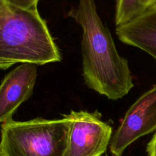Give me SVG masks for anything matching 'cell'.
I'll return each mask as SVG.
<instances>
[{
  "label": "cell",
  "mask_w": 156,
  "mask_h": 156,
  "mask_svg": "<svg viewBox=\"0 0 156 156\" xmlns=\"http://www.w3.org/2000/svg\"><path fill=\"white\" fill-rule=\"evenodd\" d=\"M68 16L82 28V68L88 87L111 100L133 88L128 62L118 53L111 32L101 19L94 0H79Z\"/></svg>",
  "instance_id": "obj_1"
},
{
  "label": "cell",
  "mask_w": 156,
  "mask_h": 156,
  "mask_svg": "<svg viewBox=\"0 0 156 156\" xmlns=\"http://www.w3.org/2000/svg\"><path fill=\"white\" fill-rule=\"evenodd\" d=\"M61 54L37 9H24L2 0L0 4V69L18 63L45 65Z\"/></svg>",
  "instance_id": "obj_2"
},
{
  "label": "cell",
  "mask_w": 156,
  "mask_h": 156,
  "mask_svg": "<svg viewBox=\"0 0 156 156\" xmlns=\"http://www.w3.org/2000/svg\"><path fill=\"white\" fill-rule=\"evenodd\" d=\"M70 120L36 118L12 120L1 128L0 151L5 156H65Z\"/></svg>",
  "instance_id": "obj_3"
},
{
  "label": "cell",
  "mask_w": 156,
  "mask_h": 156,
  "mask_svg": "<svg viewBox=\"0 0 156 156\" xmlns=\"http://www.w3.org/2000/svg\"><path fill=\"white\" fill-rule=\"evenodd\" d=\"M68 144L65 156H101L112 138V127L99 113L71 111Z\"/></svg>",
  "instance_id": "obj_4"
},
{
  "label": "cell",
  "mask_w": 156,
  "mask_h": 156,
  "mask_svg": "<svg viewBox=\"0 0 156 156\" xmlns=\"http://www.w3.org/2000/svg\"><path fill=\"white\" fill-rule=\"evenodd\" d=\"M156 129V83L128 109L112 136L109 148L113 156H121L132 143Z\"/></svg>",
  "instance_id": "obj_5"
},
{
  "label": "cell",
  "mask_w": 156,
  "mask_h": 156,
  "mask_svg": "<svg viewBox=\"0 0 156 156\" xmlns=\"http://www.w3.org/2000/svg\"><path fill=\"white\" fill-rule=\"evenodd\" d=\"M37 65L21 63L8 73L0 84V123L12 120L20 105L30 98L37 76Z\"/></svg>",
  "instance_id": "obj_6"
},
{
  "label": "cell",
  "mask_w": 156,
  "mask_h": 156,
  "mask_svg": "<svg viewBox=\"0 0 156 156\" xmlns=\"http://www.w3.org/2000/svg\"><path fill=\"white\" fill-rule=\"evenodd\" d=\"M116 33L122 42L143 50L156 60V6L130 22L117 26Z\"/></svg>",
  "instance_id": "obj_7"
},
{
  "label": "cell",
  "mask_w": 156,
  "mask_h": 156,
  "mask_svg": "<svg viewBox=\"0 0 156 156\" xmlns=\"http://www.w3.org/2000/svg\"><path fill=\"white\" fill-rule=\"evenodd\" d=\"M153 0H117L115 23L120 26L127 24L146 12Z\"/></svg>",
  "instance_id": "obj_8"
},
{
  "label": "cell",
  "mask_w": 156,
  "mask_h": 156,
  "mask_svg": "<svg viewBox=\"0 0 156 156\" xmlns=\"http://www.w3.org/2000/svg\"><path fill=\"white\" fill-rule=\"evenodd\" d=\"M9 4L24 9H37L40 0H5Z\"/></svg>",
  "instance_id": "obj_9"
},
{
  "label": "cell",
  "mask_w": 156,
  "mask_h": 156,
  "mask_svg": "<svg viewBox=\"0 0 156 156\" xmlns=\"http://www.w3.org/2000/svg\"><path fill=\"white\" fill-rule=\"evenodd\" d=\"M147 153L149 156H156V133L148 143Z\"/></svg>",
  "instance_id": "obj_10"
},
{
  "label": "cell",
  "mask_w": 156,
  "mask_h": 156,
  "mask_svg": "<svg viewBox=\"0 0 156 156\" xmlns=\"http://www.w3.org/2000/svg\"><path fill=\"white\" fill-rule=\"evenodd\" d=\"M152 6H156V0H153V2H152V5L151 6V7H152Z\"/></svg>",
  "instance_id": "obj_11"
},
{
  "label": "cell",
  "mask_w": 156,
  "mask_h": 156,
  "mask_svg": "<svg viewBox=\"0 0 156 156\" xmlns=\"http://www.w3.org/2000/svg\"><path fill=\"white\" fill-rule=\"evenodd\" d=\"M0 156H5L4 155H3L2 153V152H1V151H0Z\"/></svg>",
  "instance_id": "obj_12"
},
{
  "label": "cell",
  "mask_w": 156,
  "mask_h": 156,
  "mask_svg": "<svg viewBox=\"0 0 156 156\" xmlns=\"http://www.w3.org/2000/svg\"><path fill=\"white\" fill-rule=\"evenodd\" d=\"M2 2V0H0V4H1V2Z\"/></svg>",
  "instance_id": "obj_13"
}]
</instances>
